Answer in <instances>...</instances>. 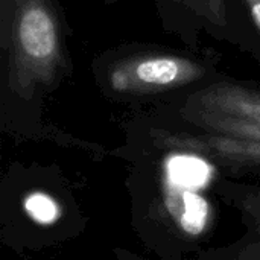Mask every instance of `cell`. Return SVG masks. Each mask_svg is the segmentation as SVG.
<instances>
[{
	"label": "cell",
	"instance_id": "9c48e42d",
	"mask_svg": "<svg viewBox=\"0 0 260 260\" xmlns=\"http://www.w3.org/2000/svg\"><path fill=\"white\" fill-rule=\"evenodd\" d=\"M108 2H116V0H108Z\"/></svg>",
	"mask_w": 260,
	"mask_h": 260
},
{
	"label": "cell",
	"instance_id": "52a82bcc",
	"mask_svg": "<svg viewBox=\"0 0 260 260\" xmlns=\"http://www.w3.org/2000/svg\"><path fill=\"white\" fill-rule=\"evenodd\" d=\"M113 254H114V259L116 260H148L145 259V257H142L140 254L128 250V248H120V247L114 248Z\"/></svg>",
	"mask_w": 260,
	"mask_h": 260
},
{
	"label": "cell",
	"instance_id": "277c9868",
	"mask_svg": "<svg viewBox=\"0 0 260 260\" xmlns=\"http://www.w3.org/2000/svg\"><path fill=\"white\" fill-rule=\"evenodd\" d=\"M206 69L174 53H140L114 62L107 73L110 88L123 96H142L189 85L204 78Z\"/></svg>",
	"mask_w": 260,
	"mask_h": 260
},
{
	"label": "cell",
	"instance_id": "ba28073f",
	"mask_svg": "<svg viewBox=\"0 0 260 260\" xmlns=\"http://www.w3.org/2000/svg\"><path fill=\"white\" fill-rule=\"evenodd\" d=\"M245 5L248 6L250 15L260 32V0H245Z\"/></svg>",
	"mask_w": 260,
	"mask_h": 260
},
{
	"label": "cell",
	"instance_id": "5b68a950",
	"mask_svg": "<svg viewBox=\"0 0 260 260\" xmlns=\"http://www.w3.org/2000/svg\"><path fill=\"white\" fill-rule=\"evenodd\" d=\"M215 189L218 197L239 213L245 230H260V184L221 178Z\"/></svg>",
	"mask_w": 260,
	"mask_h": 260
},
{
	"label": "cell",
	"instance_id": "6da1fadb",
	"mask_svg": "<svg viewBox=\"0 0 260 260\" xmlns=\"http://www.w3.org/2000/svg\"><path fill=\"white\" fill-rule=\"evenodd\" d=\"M189 168L165 161L146 178L134 174L129 183L133 229L161 260L198 254L212 229L207 177H190Z\"/></svg>",
	"mask_w": 260,
	"mask_h": 260
},
{
	"label": "cell",
	"instance_id": "7a4b0ae2",
	"mask_svg": "<svg viewBox=\"0 0 260 260\" xmlns=\"http://www.w3.org/2000/svg\"><path fill=\"white\" fill-rule=\"evenodd\" d=\"M3 30L11 90L32 94L52 85L64 69V49L50 0H9Z\"/></svg>",
	"mask_w": 260,
	"mask_h": 260
},
{
	"label": "cell",
	"instance_id": "8992f818",
	"mask_svg": "<svg viewBox=\"0 0 260 260\" xmlns=\"http://www.w3.org/2000/svg\"><path fill=\"white\" fill-rule=\"evenodd\" d=\"M195 12H200L215 26L227 24V6L225 0H186Z\"/></svg>",
	"mask_w": 260,
	"mask_h": 260
},
{
	"label": "cell",
	"instance_id": "3957f363",
	"mask_svg": "<svg viewBox=\"0 0 260 260\" xmlns=\"http://www.w3.org/2000/svg\"><path fill=\"white\" fill-rule=\"evenodd\" d=\"M183 116L206 134L260 142V91L239 84H215L192 96Z\"/></svg>",
	"mask_w": 260,
	"mask_h": 260
}]
</instances>
